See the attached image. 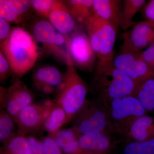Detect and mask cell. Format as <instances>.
I'll use <instances>...</instances> for the list:
<instances>
[{"mask_svg": "<svg viewBox=\"0 0 154 154\" xmlns=\"http://www.w3.org/2000/svg\"><path fill=\"white\" fill-rule=\"evenodd\" d=\"M137 86L129 77L116 68L113 61H96L91 78L90 91L105 107L111 101L134 96Z\"/></svg>", "mask_w": 154, "mask_h": 154, "instance_id": "cell-1", "label": "cell"}, {"mask_svg": "<svg viewBox=\"0 0 154 154\" xmlns=\"http://www.w3.org/2000/svg\"><path fill=\"white\" fill-rule=\"evenodd\" d=\"M37 42L24 28L13 27L5 40L1 42V51L8 60L11 73L20 79L35 65L39 56Z\"/></svg>", "mask_w": 154, "mask_h": 154, "instance_id": "cell-2", "label": "cell"}, {"mask_svg": "<svg viewBox=\"0 0 154 154\" xmlns=\"http://www.w3.org/2000/svg\"><path fill=\"white\" fill-rule=\"evenodd\" d=\"M83 25L96 54L97 61L106 63L113 61L118 29L95 14L89 17Z\"/></svg>", "mask_w": 154, "mask_h": 154, "instance_id": "cell-3", "label": "cell"}, {"mask_svg": "<svg viewBox=\"0 0 154 154\" xmlns=\"http://www.w3.org/2000/svg\"><path fill=\"white\" fill-rule=\"evenodd\" d=\"M63 82V88L57 91L54 102L65 111L68 123L85 102L89 88L73 66H67Z\"/></svg>", "mask_w": 154, "mask_h": 154, "instance_id": "cell-4", "label": "cell"}, {"mask_svg": "<svg viewBox=\"0 0 154 154\" xmlns=\"http://www.w3.org/2000/svg\"><path fill=\"white\" fill-rule=\"evenodd\" d=\"M105 107L109 119V132L126 136L134 122L148 113L139 100L133 96L114 99Z\"/></svg>", "mask_w": 154, "mask_h": 154, "instance_id": "cell-5", "label": "cell"}, {"mask_svg": "<svg viewBox=\"0 0 154 154\" xmlns=\"http://www.w3.org/2000/svg\"><path fill=\"white\" fill-rule=\"evenodd\" d=\"M72 121L71 128L79 137L103 131L109 132V119L107 109L96 99H87Z\"/></svg>", "mask_w": 154, "mask_h": 154, "instance_id": "cell-6", "label": "cell"}, {"mask_svg": "<svg viewBox=\"0 0 154 154\" xmlns=\"http://www.w3.org/2000/svg\"><path fill=\"white\" fill-rule=\"evenodd\" d=\"M31 35L36 42L42 44L43 48L57 60L67 66H73L65 37L48 20L42 19L36 21L32 27Z\"/></svg>", "mask_w": 154, "mask_h": 154, "instance_id": "cell-7", "label": "cell"}, {"mask_svg": "<svg viewBox=\"0 0 154 154\" xmlns=\"http://www.w3.org/2000/svg\"><path fill=\"white\" fill-rule=\"evenodd\" d=\"M135 52L122 45L114 56L113 62L116 68L133 81L138 86L147 80L154 79V69Z\"/></svg>", "mask_w": 154, "mask_h": 154, "instance_id": "cell-8", "label": "cell"}, {"mask_svg": "<svg viewBox=\"0 0 154 154\" xmlns=\"http://www.w3.org/2000/svg\"><path fill=\"white\" fill-rule=\"evenodd\" d=\"M65 38L73 66L83 71H93L97 58L87 33L78 29Z\"/></svg>", "mask_w": 154, "mask_h": 154, "instance_id": "cell-9", "label": "cell"}, {"mask_svg": "<svg viewBox=\"0 0 154 154\" xmlns=\"http://www.w3.org/2000/svg\"><path fill=\"white\" fill-rule=\"evenodd\" d=\"M33 93L20 79H15L8 88L1 86L0 109L14 117L25 107L33 103Z\"/></svg>", "mask_w": 154, "mask_h": 154, "instance_id": "cell-10", "label": "cell"}, {"mask_svg": "<svg viewBox=\"0 0 154 154\" xmlns=\"http://www.w3.org/2000/svg\"><path fill=\"white\" fill-rule=\"evenodd\" d=\"M122 46L136 53H141L154 42V26L146 21L136 22L122 35Z\"/></svg>", "mask_w": 154, "mask_h": 154, "instance_id": "cell-11", "label": "cell"}, {"mask_svg": "<svg viewBox=\"0 0 154 154\" xmlns=\"http://www.w3.org/2000/svg\"><path fill=\"white\" fill-rule=\"evenodd\" d=\"M44 108L43 105L32 103L21 110L14 117L18 133L26 136L44 127L42 113Z\"/></svg>", "mask_w": 154, "mask_h": 154, "instance_id": "cell-12", "label": "cell"}, {"mask_svg": "<svg viewBox=\"0 0 154 154\" xmlns=\"http://www.w3.org/2000/svg\"><path fill=\"white\" fill-rule=\"evenodd\" d=\"M107 131L82 135L78 138V142L81 149L88 154H108L114 146Z\"/></svg>", "mask_w": 154, "mask_h": 154, "instance_id": "cell-13", "label": "cell"}, {"mask_svg": "<svg viewBox=\"0 0 154 154\" xmlns=\"http://www.w3.org/2000/svg\"><path fill=\"white\" fill-rule=\"evenodd\" d=\"M49 22L65 37L78 30L77 22L70 13L64 2L56 1L49 14Z\"/></svg>", "mask_w": 154, "mask_h": 154, "instance_id": "cell-14", "label": "cell"}, {"mask_svg": "<svg viewBox=\"0 0 154 154\" xmlns=\"http://www.w3.org/2000/svg\"><path fill=\"white\" fill-rule=\"evenodd\" d=\"M122 6L120 0H93L94 14L110 22L118 30L120 28Z\"/></svg>", "mask_w": 154, "mask_h": 154, "instance_id": "cell-15", "label": "cell"}, {"mask_svg": "<svg viewBox=\"0 0 154 154\" xmlns=\"http://www.w3.org/2000/svg\"><path fill=\"white\" fill-rule=\"evenodd\" d=\"M127 136L137 142L154 138V117L147 114L139 117L131 126Z\"/></svg>", "mask_w": 154, "mask_h": 154, "instance_id": "cell-16", "label": "cell"}, {"mask_svg": "<svg viewBox=\"0 0 154 154\" xmlns=\"http://www.w3.org/2000/svg\"><path fill=\"white\" fill-rule=\"evenodd\" d=\"M77 23L84 25L94 14L93 0H69L64 2Z\"/></svg>", "mask_w": 154, "mask_h": 154, "instance_id": "cell-17", "label": "cell"}, {"mask_svg": "<svg viewBox=\"0 0 154 154\" xmlns=\"http://www.w3.org/2000/svg\"><path fill=\"white\" fill-rule=\"evenodd\" d=\"M146 3L145 0H124L120 14V28L127 30L132 28L136 22L133 21L136 14Z\"/></svg>", "mask_w": 154, "mask_h": 154, "instance_id": "cell-18", "label": "cell"}, {"mask_svg": "<svg viewBox=\"0 0 154 154\" xmlns=\"http://www.w3.org/2000/svg\"><path fill=\"white\" fill-rule=\"evenodd\" d=\"M34 83H43L53 86H57L63 80V75L56 67L44 66L38 68L33 74Z\"/></svg>", "mask_w": 154, "mask_h": 154, "instance_id": "cell-19", "label": "cell"}, {"mask_svg": "<svg viewBox=\"0 0 154 154\" xmlns=\"http://www.w3.org/2000/svg\"><path fill=\"white\" fill-rule=\"evenodd\" d=\"M134 96L147 112L154 113V79L147 80L138 86Z\"/></svg>", "mask_w": 154, "mask_h": 154, "instance_id": "cell-20", "label": "cell"}, {"mask_svg": "<svg viewBox=\"0 0 154 154\" xmlns=\"http://www.w3.org/2000/svg\"><path fill=\"white\" fill-rule=\"evenodd\" d=\"M0 154H31L26 136L17 133L1 147Z\"/></svg>", "mask_w": 154, "mask_h": 154, "instance_id": "cell-21", "label": "cell"}, {"mask_svg": "<svg viewBox=\"0 0 154 154\" xmlns=\"http://www.w3.org/2000/svg\"><path fill=\"white\" fill-rule=\"evenodd\" d=\"M66 124V113L62 107L55 103L49 117L45 121L44 128L49 135L53 137L61 127Z\"/></svg>", "mask_w": 154, "mask_h": 154, "instance_id": "cell-22", "label": "cell"}, {"mask_svg": "<svg viewBox=\"0 0 154 154\" xmlns=\"http://www.w3.org/2000/svg\"><path fill=\"white\" fill-rule=\"evenodd\" d=\"M14 118L5 109H0V141L4 144L10 140L18 132Z\"/></svg>", "mask_w": 154, "mask_h": 154, "instance_id": "cell-23", "label": "cell"}, {"mask_svg": "<svg viewBox=\"0 0 154 154\" xmlns=\"http://www.w3.org/2000/svg\"><path fill=\"white\" fill-rule=\"evenodd\" d=\"M124 154H154V138L142 142L134 141L127 144Z\"/></svg>", "mask_w": 154, "mask_h": 154, "instance_id": "cell-24", "label": "cell"}, {"mask_svg": "<svg viewBox=\"0 0 154 154\" xmlns=\"http://www.w3.org/2000/svg\"><path fill=\"white\" fill-rule=\"evenodd\" d=\"M59 147L62 149L69 144L78 139L79 136L72 128L60 129L52 137Z\"/></svg>", "mask_w": 154, "mask_h": 154, "instance_id": "cell-25", "label": "cell"}, {"mask_svg": "<svg viewBox=\"0 0 154 154\" xmlns=\"http://www.w3.org/2000/svg\"><path fill=\"white\" fill-rule=\"evenodd\" d=\"M55 2L54 0H34L32 8L38 16L42 19L48 20Z\"/></svg>", "mask_w": 154, "mask_h": 154, "instance_id": "cell-26", "label": "cell"}, {"mask_svg": "<svg viewBox=\"0 0 154 154\" xmlns=\"http://www.w3.org/2000/svg\"><path fill=\"white\" fill-rule=\"evenodd\" d=\"M0 18L9 23L19 24L22 21V17L19 16L13 10L7 0L0 1Z\"/></svg>", "mask_w": 154, "mask_h": 154, "instance_id": "cell-27", "label": "cell"}, {"mask_svg": "<svg viewBox=\"0 0 154 154\" xmlns=\"http://www.w3.org/2000/svg\"><path fill=\"white\" fill-rule=\"evenodd\" d=\"M41 143L45 154H64L54 139L50 136L44 137L42 140Z\"/></svg>", "mask_w": 154, "mask_h": 154, "instance_id": "cell-28", "label": "cell"}, {"mask_svg": "<svg viewBox=\"0 0 154 154\" xmlns=\"http://www.w3.org/2000/svg\"><path fill=\"white\" fill-rule=\"evenodd\" d=\"M8 3L19 16L25 14L30 8H32L33 1L20 0H7Z\"/></svg>", "mask_w": 154, "mask_h": 154, "instance_id": "cell-29", "label": "cell"}, {"mask_svg": "<svg viewBox=\"0 0 154 154\" xmlns=\"http://www.w3.org/2000/svg\"><path fill=\"white\" fill-rule=\"evenodd\" d=\"M11 73V67L8 60L2 51H0V79L1 82L7 81Z\"/></svg>", "mask_w": 154, "mask_h": 154, "instance_id": "cell-30", "label": "cell"}, {"mask_svg": "<svg viewBox=\"0 0 154 154\" xmlns=\"http://www.w3.org/2000/svg\"><path fill=\"white\" fill-rule=\"evenodd\" d=\"M140 55L146 63L154 69V42L142 51Z\"/></svg>", "mask_w": 154, "mask_h": 154, "instance_id": "cell-31", "label": "cell"}, {"mask_svg": "<svg viewBox=\"0 0 154 154\" xmlns=\"http://www.w3.org/2000/svg\"><path fill=\"white\" fill-rule=\"evenodd\" d=\"M30 145L31 154H45L41 141L33 136L26 137Z\"/></svg>", "mask_w": 154, "mask_h": 154, "instance_id": "cell-32", "label": "cell"}, {"mask_svg": "<svg viewBox=\"0 0 154 154\" xmlns=\"http://www.w3.org/2000/svg\"><path fill=\"white\" fill-rule=\"evenodd\" d=\"M10 23L0 18V39L1 42L5 40L8 36L11 30Z\"/></svg>", "mask_w": 154, "mask_h": 154, "instance_id": "cell-33", "label": "cell"}, {"mask_svg": "<svg viewBox=\"0 0 154 154\" xmlns=\"http://www.w3.org/2000/svg\"><path fill=\"white\" fill-rule=\"evenodd\" d=\"M143 14L146 20H154V0L146 3L143 6Z\"/></svg>", "mask_w": 154, "mask_h": 154, "instance_id": "cell-34", "label": "cell"}, {"mask_svg": "<svg viewBox=\"0 0 154 154\" xmlns=\"http://www.w3.org/2000/svg\"><path fill=\"white\" fill-rule=\"evenodd\" d=\"M36 89L45 94H51L53 93L54 89L53 87L43 83H34Z\"/></svg>", "mask_w": 154, "mask_h": 154, "instance_id": "cell-35", "label": "cell"}, {"mask_svg": "<svg viewBox=\"0 0 154 154\" xmlns=\"http://www.w3.org/2000/svg\"><path fill=\"white\" fill-rule=\"evenodd\" d=\"M146 22H147L149 24H150L153 26H154V20H153V21H149V20H146Z\"/></svg>", "mask_w": 154, "mask_h": 154, "instance_id": "cell-36", "label": "cell"}]
</instances>
